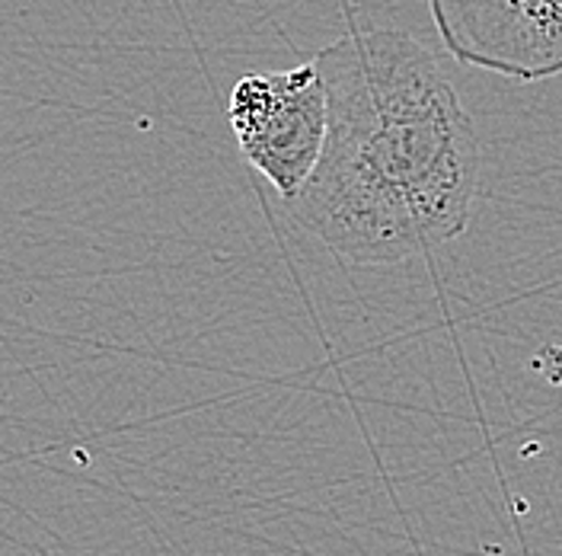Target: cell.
<instances>
[{
  "instance_id": "4",
  "label": "cell",
  "mask_w": 562,
  "mask_h": 556,
  "mask_svg": "<svg viewBox=\"0 0 562 556\" xmlns=\"http://www.w3.org/2000/svg\"><path fill=\"white\" fill-rule=\"evenodd\" d=\"M530 368H533L540 378H547L550 383H557L562 393V343H550V346L540 348V352L533 355Z\"/></svg>"
},
{
  "instance_id": "2",
  "label": "cell",
  "mask_w": 562,
  "mask_h": 556,
  "mask_svg": "<svg viewBox=\"0 0 562 556\" xmlns=\"http://www.w3.org/2000/svg\"><path fill=\"white\" fill-rule=\"evenodd\" d=\"M227 119L240 154L281 199L314 174L326 141V87L314 62L276 74H246L234 84Z\"/></svg>"
},
{
  "instance_id": "3",
  "label": "cell",
  "mask_w": 562,
  "mask_h": 556,
  "mask_svg": "<svg viewBox=\"0 0 562 556\" xmlns=\"http://www.w3.org/2000/svg\"><path fill=\"white\" fill-rule=\"evenodd\" d=\"M457 62L521 84L562 74V0H428Z\"/></svg>"
},
{
  "instance_id": "1",
  "label": "cell",
  "mask_w": 562,
  "mask_h": 556,
  "mask_svg": "<svg viewBox=\"0 0 562 556\" xmlns=\"http://www.w3.org/2000/svg\"><path fill=\"white\" fill-rule=\"evenodd\" d=\"M326 141L284 199L291 218L358 266H393L467 231L480 138L435 55L400 30H364L314 58Z\"/></svg>"
}]
</instances>
